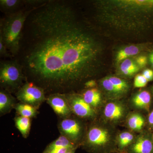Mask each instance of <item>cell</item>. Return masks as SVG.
<instances>
[{"label":"cell","instance_id":"obj_26","mask_svg":"<svg viewBox=\"0 0 153 153\" xmlns=\"http://www.w3.org/2000/svg\"><path fill=\"white\" fill-rule=\"evenodd\" d=\"M135 63L140 68H144L149 63V57L145 55H141L137 57Z\"/></svg>","mask_w":153,"mask_h":153},{"label":"cell","instance_id":"obj_30","mask_svg":"<svg viewBox=\"0 0 153 153\" xmlns=\"http://www.w3.org/2000/svg\"><path fill=\"white\" fill-rule=\"evenodd\" d=\"M149 63L150 64L151 67L153 70V50L151 51L148 55Z\"/></svg>","mask_w":153,"mask_h":153},{"label":"cell","instance_id":"obj_12","mask_svg":"<svg viewBox=\"0 0 153 153\" xmlns=\"http://www.w3.org/2000/svg\"><path fill=\"white\" fill-rule=\"evenodd\" d=\"M131 104L135 108L149 114L153 108V97L149 89L140 91L133 96Z\"/></svg>","mask_w":153,"mask_h":153},{"label":"cell","instance_id":"obj_29","mask_svg":"<svg viewBox=\"0 0 153 153\" xmlns=\"http://www.w3.org/2000/svg\"><path fill=\"white\" fill-rule=\"evenodd\" d=\"M97 85V82L94 79H92L88 80L84 83V86L87 89L95 88Z\"/></svg>","mask_w":153,"mask_h":153},{"label":"cell","instance_id":"obj_7","mask_svg":"<svg viewBox=\"0 0 153 153\" xmlns=\"http://www.w3.org/2000/svg\"><path fill=\"white\" fill-rule=\"evenodd\" d=\"M58 128L61 135L66 137L77 146L80 145L85 130L79 121L69 117L63 118L58 124Z\"/></svg>","mask_w":153,"mask_h":153},{"label":"cell","instance_id":"obj_33","mask_svg":"<svg viewBox=\"0 0 153 153\" xmlns=\"http://www.w3.org/2000/svg\"><path fill=\"white\" fill-rule=\"evenodd\" d=\"M120 153L118 152H114V153Z\"/></svg>","mask_w":153,"mask_h":153},{"label":"cell","instance_id":"obj_9","mask_svg":"<svg viewBox=\"0 0 153 153\" xmlns=\"http://www.w3.org/2000/svg\"><path fill=\"white\" fill-rule=\"evenodd\" d=\"M102 115L108 123H120L128 115V108L121 102H109L105 105Z\"/></svg>","mask_w":153,"mask_h":153},{"label":"cell","instance_id":"obj_28","mask_svg":"<svg viewBox=\"0 0 153 153\" xmlns=\"http://www.w3.org/2000/svg\"><path fill=\"white\" fill-rule=\"evenodd\" d=\"M143 76L147 79L149 82L153 80V70L152 68H146L143 71L142 74Z\"/></svg>","mask_w":153,"mask_h":153},{"label":"cell","instance_id":"obj_18","mask_svg":"<svg viewBox=\"0 0 153 153\" xmlns=\"http://www.w3.org/2000/svg\"><path fill=\"white\" fill-rule=\"evenodd\" d=\"M16 99L7 91L1 89L0 91V113L1 115L10 112L14 108Z\"/></svg>","mask_w":153,"mask_h":153},{"label":"cell","instance_id":"obj_5","mask_svg":"<svg viewBox=\"0 0 153 153\" xmlns=\"http://www.w3.org/2000/svg\"><path fill=\"white\" fill-rule=\"evenodd\" d=\"M26 80L22 66L15 59L1 60L0 63V83L1 87L9 92L19 90Z\"/></svg>","mask_w":153,"mask_h":153},{"label":"cell","instance_id":"obj_8","mask_svg":"<svg viewBox=\"0 0 153 153\" xmlns=\"http://www.w3.org/2000/svg\"><path fill=\"white\" fill-rule=\"evenodd\" d=\"M72 113L82 118H93L96 116L95 109L88 104L82 96L74 92L65 94Z\"/></svg>","mask_w":153,"mask_h":153},{"label":"cell","instance_id":"obj_17","mask_svg":"<svg viewBox=\"0 0 153 153\" xmlns=\"http://www.w3.org/2000/svg\"><path fill=\"white\" fill-rule=\"evenodd\" d=\"M107 77L112 83L115 99L123 96L128 92L130 85L127 81L117 76H110Z\"/></svg>","mask_w":153,"mask_h":153},{"label":"cell","instance_id":"obj_32","mask_svg":"<svg viewBox=\"0 0 153 153\" xmlns=\"http://www.w3.org/2000/svg\"><path fill=\"white\" fill-rule=\"evenodd\" d=\"M75 150H76V149L71 150L68 151L66 153H75Z\"/></svg>","mask_w":153,"mask_h":153},{"label":"cell","instance_id":"obj_25","mask_svg":"<svg viewBox=\"0 0 153 153\" xmlns=\"http://www.w3.org/2000/svg\"><path fill=\"white\" fill-rule=\"evenodd\" d=\"M0 56L1 57H4V58H9L10 59H13V56L10 54L2 40L1 38H0Z\"/></svg>","mask_w":153,"mask_h":153},{"label":"cell","instance_id":"obj_6","mask_svg":"<svg viewBox=\"0 0 153 153\" xmlns=\"http://www.w3.org/2000/svg\"><path fill=\"white\" fill-rule=\"evenodd\" d=\"M45 91L33 82L26 81L16 93L18 100L38 108L46 100Z\"/></svg>","mask_w":153,"mask_h":153},{"label":"cell","instance_id":"obj_13","mask_svg":"<svg viewBox=\"0 0 153 153\" xmlns=\"http://www.w3.org/2000/svg\"><path fill=\"white\" fill-rule=\"evenodd\" d=\"M74 149V144L67 138L61 135L46 147L43 153H66Z\"/></svg>","mask_w":153,"mask_h":153},{"label":"cell","instance_id":"obj_19","mask_svg":"<svg viewBox=\"0 0 153 153\" xmlns=\"http://www.w3.org/2000/svg\"><path fill=\"white\" fill-rule=\"evenodd\" d=\"M25 6L24 1L20 0H1V10L5 15L15 13Z\"/></svg>","mask_w":153,"mask_h":153},{"label":"cell","instance_id":"obj_15","mask_svg":"<svg viewBox=\"0 0 153 153\" xmlns=\"http://www.w3.org/2000/svg\"><path fill=\"white\" fill-rule=\"evenodd\" d=\"M81 95L88 104L90 105L95 109L102 104V94L101 91L96 88L86 89Z\"/></svg>","mask_w":153,"mask_h":153},{"label":"cell","instance_id":"obj_14","mask_svg":"<svg viewBox=\"0 0 153 153\" xmlns=\"http://www.w3.org/2000/svg\"><path fill=\"white\" fill-rule=\"evenodd\" d=\"M126 124L132 131L142 132L146 126V117L140 113H132L127 117Z\"/></svg>","mask_w":153,"mask_h":153},{"label":"cell","instance_id":"obj_31","mask_svg":"<svg viewBox=\"0 0 153 153\" xmlns=\"http://www.w3.org/2000/svg\"><path fill=\"white\" fill-rule=\"evenodd\" d=\"M149 89L150 90L151 93H152V95L153 97V83L152 85H151V87L149 88Z\"/></svg>","mask_w":153,"mask_h":153},{"label":"cell","instance_id":"obj_20","mask_svg":"<svg viewBox=\"0 0 153 153\" xmlns=\"http://www.w3.org/2000/svg\"><path fill=\"white\" fill-rule=\"evenodd\" d=\"M142 50L140 47L136 45H130L119 50L116 55L115 61L117 64L131 56L137 55Z\"/></svg>","mask_w":153,"mask_h":153},{"label":"cell","instance_id":"obj_24","mask_svg":"<svg viewBox=\"0 0 153 153\" xmlns=\"http://www.w3.org/2000/svg\"><path fill=\"white\" fill-rule=\"evenodd\" d=\"M147 79L143 76L142 74H138L135 76L134 80V85L135 88H143L147 85Z\"/></svg>","mask_w":153,"mask_h":153},{"label":"cell","instance_id":"obj_27","mask_svg":"<svg viewBox=\"0 0 153 153\" xmlns=\"http://www.w3.org/2000/svg\"><path fill=\"white\" fill-rule=\"evenodd\" d=\"M146 129L153 132V108L146 117Z\"/></svg>","mask_w":153,"mask_h":153},{"label":"cell","instance_id":"obj_11","mask_svg":"<svg viewBox=\"0 0 153 153\" xmlns=\"http://www.w3.org/2000/svg\"><path fill=\"white\" fill-rule=\"evenodd\" d=\"M46 100L55 113L62 118L69 117L72 113L65 94H49Z\"/></svg>","mask_w":153,"mask_h":153},{"label":"cell","instance_id":"obj_1","mask_svg":"<svg viewBox=\"0 0 153 153\" xmlns=\"http://www.w3.org/2000/svg\"><path fill=\"white\" fill-rule=\"evenodd\" d=\"M72 2L49 0L28 16L15 59L26 81L45 93L67 94L101 69L103 47L94 26Z\"/></svg>","mask_w":153,"mask_h":153},{"label":"cell","instance_id":"obj_16","mask_svg":"<svg viewBox=\"0 0 153 153\" xmlns=\"http://www.w3.org/2000/svg\"><path fill=\"white\" fill-rule=\"evenodd\" d=\"M134 134L128 131L121 132L116 137V144L118 152L123 153L133 142L135 139Z\"/></svg>","mask_w":153,"mask_h":153},{"label":"cell","instance_id":"obj_23","mask_svg":"<svg viewBox=\"0 0 153 153\" xmlns=\"http://www.w3.org/2000/svg\"><path fill=\"white\" fill-rule=\"evenodd\" d=\"M14 108L19 116L28 118H33L36 116L38 112L37 108L30 105L20 102L15 105Z\"/></svg>","mask_w":153,"mask_h":153},{"label":"cell","instance_id":"obj_22","mask_svg":"<svg viewBox=\"0 0 153 153\" xmlns=\"http://www.w3.org/2000/svg\"><path fill=\"white\" fill-rule=\"evenodd\" d=\"M140 68L136 63L130 58L124 60L120 63L121 74L125 76H131L139 71Z\"/></svg>","mask_w":153,"mask_h":153},{"label":"cell","instance_id":"obj_21","mask_svg":"<svg viewBox=\"0 0 153 153\" xmlns=\"http://www.w3.org/2000/svg\"><path fill=\"white\" fill-rule=\"evenodd\" d=\"M15 125L22 136L27 138L30 134L31 122L30 118L24 117L21 116L16 117L15 118Z\"/></svg>","mask_w":153,"mask_h":153},{"label":"cell","instance_id":"obj_10","mask_svg":"<svg viewBox=\"0 0 153 153\" xmlns=\"http://www.w3.org/2000/svg\"><path fill=\"white\" fill-rule=\"evenodd\" d=\"M123 153H153V132L145 129Z\"/></svg>","mask_w":153,"mask_h":153},{"label":"cell","instance_id":"obj_2","mask_svg":"<svg viewBox=\"0 0 153 153\" xmlns=\"http://www.w3.org/2000/svg\"><path fill=\"white\" fill-rule=\"evenodd\" d=\"M95 18L115 27L128 29L134 23L142 32L153 30V0H123L94 2Z\"/></svg>","mask_w":153,"mask_h":153},{"label":"cell","instance_id":"obj_34","mask_svg":"<svg viewBox=\"0 0 153 153\" xmlns=\"http://www.w3.org/2000/svg\"><path fill=\"white\" fill-rule=\"evenodd\" d=\"M152 48H153V47H152Z\"/></svg>","mask_w":153,"mask_h":153},{"label":"cell","instance_id":"obj_3","mask_svg":"<svg viewBox=\"0 0 153 153\" xmlns=\"http://www.w3.org/2000/svg\"><path fill=\"white\" fill-rule=\"evenodd\" d=\"M37 7L25 5L19 10L5 15L1 19L0 38L2 40L13 58L19 52L22 30L26 20Z\"/></svg>","mask_w":153,"mask_h":153},{"label":"cell","instance_id":"obj_4","mask_svg":"<svg viewBox=\"0 0 153 153\" xmlns=\"http://www.w3.org/2000/svg\"><path fill=\"white\" fill-rule=\"evenodd\" d=\"M116 137L114 131L108 126L94 123L88 129L81 145L89 153L117 152Z\"/></svg>","mask_w":153,"mask_h":153}]
</instances>
